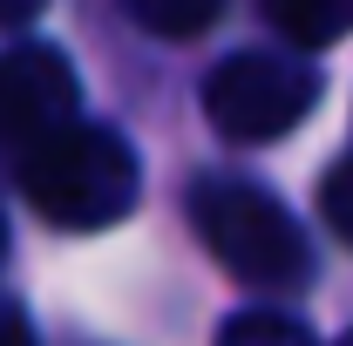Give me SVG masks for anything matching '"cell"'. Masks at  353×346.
Listing matches in <instances>:
<instances>
[{"mask_svg":"<svg viewBox=\"0 0 353 346\" xmlns=\"http://www.w3.org/2000/svg\"><path fill=\"white\" fill-rule=\"evenodd\" d=\"M136 190H143L136 150L109 123H61L21 156V197L61 231H102L130 217Z\"/></svg>","mask_w":353,"mask_h":346,"instance_id":"1","label":"cell"},{"mask_svg":"<svg viewBox=\"0 0 353 346\" xmlns=\"http://www.w3.org/2000/svg\"><path fill=\"white\" fill-rule=\"evenodd\" d=\"M190 211H197V231H204L211 258L231 278H245L259 292H299L312 278L306 231L292 224V211L272 190H259V183H204L190 197Z\"/></svg>","mask_w":353,"mask_h":346,"instance_id":"2","label":"cell"},{"mask_svg":"<svg viewBox=\"0 0 353 346\" xmlns=\"http://www.w3.org/2000/svg\"><path fill=\"white\" fill-rule=\"evenodd\" d=\"M319 68L306 54L285 48H245L224 54L204 75V116L224 143H279L285 130H299L319 102Z\"/></svg>","mask_w":353,"mask_h":346,"instance_id":"3","label":"cell"},{"mask_svg":"<svg viewBox=\"0 0 353 346\" xmlns=\"http://www.w3.org/2000/svg\"><path fill=\"white\" fill-rule=\"evenodd\" d=\"M61 123H75V68H68V54L48 41L0 54V136L41 143Z\"/></svg>","mask_w":353,"mask_h":346,"instance_id":"4","label":"cell"},{"mask_svg":"<svg viewBox=\"0 0 353 346\" xmlns=\"http://www.w3.org/2000/svg\"><path fill=\"white\" fill-rule=\"evenodd\" d=\"M265 21L292 48H326L353 34V0H265Z\"/></svg>","mask_w":353,"mask_h":346,"instance_id":"5","label":"cell"},{"mask_svg":"<svg viewBox=\"0 0 353 346\" xmlns=\"http://www.w3.org/2000/svg\"><path fill=\"white\" fill-rule=\"evenodd\" d=\"M224 0H130V14L150 28V34H163V41H190V34H204L211 21H218Z\"/></svg>","mask_w":353,"mask_h":346,"instance_id":"6","label":"cell"},{"mask_svg":"<svg viewBox=\"0 0 353 346\" xmlns=\"http://www.w3.org/2000/svg\"><path fill=\"white\" fill-rule=\"evenodd\" d=\"M218 346H312V333L285 312H238L218 333Z\"/></svg>","mask_w":353,"mask_h":346,"instance_id":"7","label":"cell"},{"mask_svg":"<svg viewBox=\"0 0 353 346\" xmlns=\"http://www.w3.org/2000/svg\"><path fill=\"white\" fill-rule=\"evenodd\" d=\"M319 211H326V224L353 245V156L326 170V183H319Z\"/></svg>","mask_w":353,"mask_h":346,"instance_id":"8","label":"cell"},{"mask_svg":"<svg viewBox=\"0 0 353 346\" xmlns=\"http://www.w3.org/2000/svg\"><path fill=\"white\" fill-rule=\"evenodd\" d=\"M0 346H34L28 319H21V305H7V299H0Z\"/></svg>","mask_w":353,"mask_h":346,"instance_id":"9","label":"cell"},{"mask_svg":"<svg viewBox=\"0 0 353 346\" xmlns=\"http://www.w3.org/2000/svg\"><path fill=\"white\" fill-rule=\"evenodd\" d=\"M41 7H48V0H0V28H28Z\"/></svg>","mask_w":353,"mask_h":346,"instance_id":"10","label":"cell"},{"mask_svg":"<svg viewBox=\"0 0 353 346\" xmlns=\"http://www.w3.org/2000/svg\"><path fill=\"white\" fill-rule=\"evenodd\" d=\"M0 245H7V231H0Z\"/></svg>","mask_w":353,"mask_h":346,"instance_id":"11","label":"cell"}]
</instances>
